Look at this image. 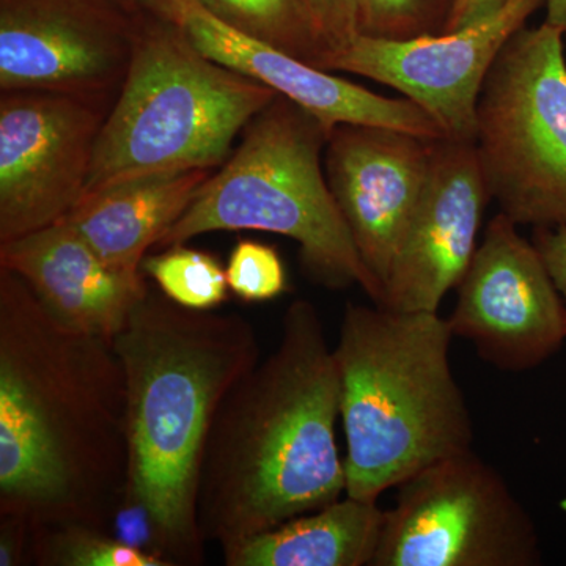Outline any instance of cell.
<instances>
[{
	"label": "cell",
	"mask_w": 566,
	"mask_h": 566,
	"mask_svg": "<svg viewBox=\"0 0 566 566\" xmlns=\"http://www.w3.org/2000/svg\"><path fill=\"white\" fill-rule=\"evenodd\" d=\"M125 374L0 268V515L109 531L128 491Z\"/></svg>",
	"instance_id": "1"
},
{
	"label": "cell",
	"mask_w": 566,
	"mask_h": 566,
	"mask_svg": "<svg viewBox=\"0 0 566 566\" xmlns=\"http://www.w3.org/2000/svg\"><path fill=\"white\" fill-rule=\"evenodd\" d=\"M340 379L311 301L286 308L277 348L222 401L205 450L199 526L222 553L346 494L335 441Z\"/></svg>",
	"instance_id": "2"
},
{
	"label": "cell",
	"mask_w": 566,
	"mask_h": 566,
	"mask_svg": "<svg viewBox=\"0 0 566 566\" xmlns=\"http://www.w3.org/2000/svg\"><path fill=\"white\" fill-rule=\"evenodd\" d=\"M112 345L126 382L122 509L147 521L153 553L172 566L200 565L205 450L227 394L260 363L259 335L244 316L182 307L148 286Z\"/></svg>",
	"instance_id": "3"
},
{
	"label": "cell",
	"mask_w": 566,
	"mask_h": 566,
	"mask_svg": "<svg viewBox=\"0 0 566 566\" xmlns=\"http://www.w3.org/2000/svg\"><path fill=\"white\" fill-rule=\"evenodd\" d=\"M452 338L438 312L346 304L334 357L349 497L378 501L428 465L472 450Z\"/></svg>",
	"instance_id": "4"
},
{
	"label": "cell",
	"mask_w": 566,
	"mask_h": 566,
	"mask_svg": "<svg viewBox=\"0 0 566 566\" xmlns=\"http://www.w3.org/2000/svg\"><path fill=\"white\" fill-rule=\"evenodd\" d=\"M277 96L207 57L170 22L139 10L132 61L96 140L85 192L222 166L238 134Z\"/></svg>",
	"instance_id": "5"
},
{
	"label": "cell",
	"mask_w": 566,
	"mask_h": 566,
	"mask_svg": "<svg viewBox=\"0 0 566 566\" xmlns=\"http://www.w3.org/2000/svg\"><path fill=\"white\" fill-rule=\"evenodd\" d=\"M329 136L311 112L279 95L245 126L241 144L156 248L212 232L281 234L300 244L304 274L316 285H359L378 304L381 286L365 268L323 169Z\"/></svg>",
	"instance_id": "6"
},
{
	"label": "cell",
	"mask_w": 566,
	"mask_h": 566,
	"mask_svg": "<svg viewBox=\"0 0 566 566\" xmlns=\"http://www.w3.org/2000/svg\"><path fill=\"white\" fill-rule=\"evenodd\" d=\"M565 39L543 21L509 41L476 107L491 200L520 226H566Z\"/></svg>",
	"instance_id": "7"
},
{
	"label": "cell",
	"mask_w": 566,
	"mask_h": 566,
	"mask_svg": "<svg viewBox=\"0 0 566 566\" xmlns=\"http://www.w3.org/2000/svg\"><path fill=\"white\" fill-rule=\"evenodd\" d=\"M398 488L370 566H535L532 516L474 450L444 458Z\"/></svg>",
	"instance_id": "8"
},
{
	"label": "cell",
	"mask_w": 566,
	"mask_h": 566,
	"mask_svg": "<svg viewBox=\"0 0 566 566\" xmlns=\"http://www.w3.org/2000/svg\"><path fill=\"white\" fill-rule=\"evenodd\" d=\"M111 106L63 93L0 92V243L76 207Z\"/></svg>",
	"instance_id": "9"
},
{
	"label": "cell",
	"mask_w": 566,
	"mask_h": 566,
	"mask_svg": "<svg viewBox=\"0 0 566 566\" xmlns=\"http://www.w3.org/2000/svg\"><path fill=\"white\" fill-rule=\"evenodd\" d=\"M453 337L502 371L532 370L562 348L566 305L532 241L499 212L458 283Z\"/></svg>",
	"instance_id": "10"
},
{
	"label": "cell",
	"mask_w": 566,
	"mask_h": 566,
	"mask_svg": "<svg viewBox=\"0 0 566 566\" xmlns=\"http://www.w3.org/2000/svg\"><path fill=\"white\" fill-rule=\"evenodd\" d=\"M136 14L117 0H0V92L112 103L132 61Z\"/></svg>",
	"instance_id": "11"
},
{
	"label": "cell",
	"mask_w": 566,
	"mask_h": 566,
	"mask_svg": "<svg viewBox=\"0 0 566 566\" xmlns=\"http://www.w3.org/2000/svg\"><path fill=\"white\" fill-rule=\"evenodd\" d=\"M546 0H505L458 31L387 41L359 35L324 65L400 92L427 112L449 139L475 142L480 93L499 54Z\"/></svg>",
	"instance_id": "12"
},
{
	"label": "cell",
	"mask_w": 566,
	"mask_h": 566,
	"mask_svg": "<svg viewBox=\"0 0 566 566\" xmlns=\"http://www.w3.org/2000/svg\"><path fill=\"white\" fill-rule=\"evenodd\" d=\"M140 10L180 29L197 50L300 104L333 133L338 125H375L442 139L444 132L408 98H389L230 28L199 0H139Z\"/></svg>",
	"instance_id": "13"
},
{
	"label": "cell",
	"mask_w": 566,
	"mask_h": 566,
	"mask_svg": "<svg viewBox=\"0 0 566 566\" xmlns=\"http://www.w3.org/2000/svg\"><path fill=\"white\" fill-rule=\"evenodd\" d=\"M490 202L475 142L436 139L427 185L376 305L438 312L474 259Z\"/></svg>",
	"instance_id": "14"
},
{
	"label": "cell",
	"mask_w": 566,
	"mask_h": 566,
	"mask_svg": "<svg viewBox=\"0 0 566 566\" xmlns=\"http://www.w3.org/2000/svg\"><path fill=\"white\" fill-rule=\"evenodd\" d=\"M434 140L349 123L335 126L327 140L324 172L331 192L381 292L427 185Z\"/></svg>",
	"instance_id": "15"
},
{
	"label": "cell",
	"mask_w": 566,
	"mask_h": 566,
	"mask_svg": "<svg viewBox=\"0 0 566 566\" xmlns=\"http://www.w3.org/2000/svg\"><path fill=\"white\" fill-rule=\"evenodd\" d=\"M0 268L20 275L63 324L111 342L148 292L144 275L111 268L65 221L0 243Z\"/></svg>",
	"instance_id": "16"
},
{
	"label": "cell",
	"mask_w": 566,
	"mask_h": 566,
	"mask_svg": "<svg viewBox=\"0 0 566 566\" xmlns=\"http://www.w3.org/2000/svg\"><path fill=\"white\" fill-rule=\"evenodd\" d=\"M211 170L151 175L85 192L61 219L114 270L142 274L148 249L185 214Z\"/></svg>",
	"instance_id": "17"
},
{
	"label": "cell",
	"mask_w": 566,
	"mask_h": 566,
	"mask_svg": "<svg viewBox=\"0 0 566 566\" xmlns=\"http://www.w3.org/2000/svg\"><path fill=\"white\" fill-rule=\"evenodd\" d=\"M385 523L378 501L338 499L252 536L229 553V566H370Z\"/></svg>",
	"instance_id": "18"
},
{
	"label": "cell",
	"mask_w": 566,
	"mask_h": 566,
	"mask_svg": "<svg viewBox=\"0 0 566 566\" xmlns=\"http://www.w3.org/2000/svg\"><path fill=\"white\" fill-rule=\"evenodd\" d=\"M230 28L322 69L324 54L300 0H199Z\"/></svg>",
	"instance_id": "19"
},
{
	"label": "cell",
	"mask_w": 566,
	"mask_h": 566,
	"mask_svg": "<svg viewBox=\"0 0 566 566\" xmlns=\"http://www.w3.org/2000/svg\"><path fill=\"white\" fill-rule=\"evenodd\" d=\"M32 564L40 566H172L158 554L87 524L33 526Z\"/></svg>",
	"instance_id": "20"
},
{
	"label": "cell",
	"mask_w": 566,
	"mask_h": 566,
	"mask_svg": "<svg viewBox=\"0 0 566 566\" xmlns=\"http://www.w3.org/2000/svg\"><path fill=\"white\" fill-rule=\"evenodd\" d=\"M142 273L151 277L175 303L193 311H212L227 300L226 270L211 253L185 244L145 256Z\"/></svg>",
	"instance_id": "21"
},
{
	"label": "cell",
	"mask_w": 566,
	"mask_h": 566,
	"mask_svg": "<svg viewBox=\"0 0 566 566\" xmlns=\"http://www.w3.org/2000/svg\"><path fill=\"white\" fill-rule=\"evenodd\" d=\"M458 0H363L360 35L406 41L441 35Z\"/></svg>",
	"instance_id": "22"
},
{
	"label": "cell",
	"mask_w": 566,
	"mask_h": 566,
	"mask_svg": "<svg viewBox=\"0 0 566 566\" xmlns=\"http://www.w3.org/2000/svg\"><path fill=\"white\" fill-rule=\"evenodd\" d=\"M226 275L229 289L248 303L275 300L286 292L289 283L277 251L252 240H241L234 245Z\"/></svg>",
	"instance_id": "23"
},
{
	"label": "cell",
	"mask_w": 566,
	"mask_h": 566,
	"mask_svg": "<svg viewBox=\"0 0 566 566\" xmlns=\"http://www.w3.org/2000/svg\"><path fill=\"white\" fill-rule=\"evenodd\" d=\"M322 46L324 65L360 35L363 0H300Z\"/></svg>",
	"instance_id": "24"
},
{
	"label": "cell",
	"mask_w": 566,
	"mask_h": 566,
	"mask_svg": "<svg viewBox=\"0 0 566 566\" xmlns=\"http://www.w3.org/2000/svg\"><path fill=\"white\" fill-rule=\"evenodd\" d=\"M33 526L18 515H0V566L32 564Z\"/></svg>",
	"instance_id": "25"
},
{
	"label": "cell",
	"mask_w": 566,
	"mask_h": 566,
	"mask_svg": "<svg viewBox=\"0 0 566 566\" xmlns=\"http://www.w3.org/2000/svg\"><path fill=\"white\" fill-rule=\"evenodd\" d=\"M532 243L566 303V226L535 227Z\"/></svg>",
	"instance_id": "26"
},
{
	"label": "cell",
	"mask_w": 566,
	"mask_h": 566,
	"mask_svg": "<svg viewBox=\"0 0 566 566\" xmlns=\"http://www.w3.org/2000/svg\"><path fill=\"white\" fill-rule=\"evenodd\" d=\"M505 0H458L452 20L447 25L446 32L458 31L472 22L482 20L488 14L504 6Z\"/></svg>",
	"instance_id": "27"
},
{
	"label": "cell",
	"mask_w": 566,
	"mask_h": 566,
	"mask_svg": "<svg viewBox=\"0 0 566 566\" xmlns=\"http://www.w3.org/2000/svg\"><path fill=\"white\" fill-rule=\"evenodd\" d=\"M545 22L557 29L566 41V0H546Z\"/></svg>",
	"instance_id": "28"
},
{
	"label": "cell",
	"mask_w": 566,
	"mask_h": 566,
	"mask_svg": "<svg viewBox=\"0 0 566 566\" xmlns=\"http://www.w3.org/2000/svg\"><path fill=\"white\" fill-rule=\"evenodd\" d=\"M118 3L132 13H137L140 10L139 0H117Z\"/></svg>",
	"instance_id": "29"
}]
</instances>
